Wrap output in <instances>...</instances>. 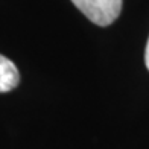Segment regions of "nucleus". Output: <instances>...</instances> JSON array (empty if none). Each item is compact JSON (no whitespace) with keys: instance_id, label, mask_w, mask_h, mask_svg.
Instances as JSON below:
<instances>
[{"instance_id":"nucleus-1","label":"nucleus","mask_w":149,"mask_h":149,"mask_svg":"<svg viewBox=\"0 0 149 149\" xmlns=\"http://www.w3.org/2000/svg\"><path fill=\"white\" fill-rule=\"evenodd\" d=\"M82 14L97 26H108L120 15L122 0H72Z\"/></svg>"},{"instance_id":"nucleus-2","label":"nucleus","mask_w":149,"mask_h":149,"mask_svg":"<svg viewBox=\"0 0 149 149\" xmlns=\"http://www.w3.org/2000/svg\"><path fill=\"white\" fill-rule=\"evenodd\" d=\"M20 84V73L17 65L9 58L0 55V93L14 90Z\"/></svg>"},{"instance_id":"nucleus-3","label":"nucleus","mask_w":149,"mask_h":149,"mask_svg":"<svg viewBox=\"0 0 149 149\" xmlns=\"http://www.w3.org/2000/svg\"><path fill=\"white\" fill-rule=\"evenodd\" d=\"M145 64L149 70V38H148V43H146V50H145Z\"/></svg>"}]
</instances>
